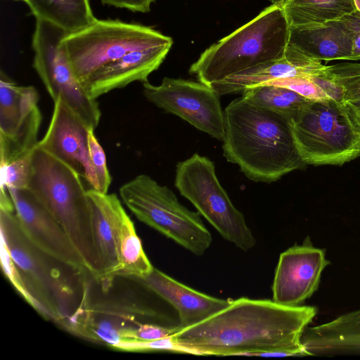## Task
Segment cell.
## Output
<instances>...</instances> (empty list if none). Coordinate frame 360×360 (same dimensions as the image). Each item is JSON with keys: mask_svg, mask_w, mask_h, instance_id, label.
Segmentation results:
<instances>
[{"mask_svg": "<svg viewBox=\"0 0 360 360\" xmlns=\"http://www.w3.org/2000/svg\"><path fill=\"white\" fill-rule=\"evenodd\" d=\"M113 349L125 352L164 350L184 353V349L174 342L172 335L153 340H124L119 342Z\"/></svg>", "mask_w": 360, "mask_h": 360, "instance_id": "cell-30", "label": "cell"}, {"mask_svg": "<svg viewBox=\"0 0 360 360\" xmlns=\"http://www.w3.org/2000/svg\"><path fill=\"white\" fill-rule=\"evenodd\" d=\"M316 313L313 306L292 307L272 300L240 297L172 335L185 354L305 356L301 338Z\"/></svg>", "mask_w": 360, "mask_h": 360, "instance_id": "cell-1", "label": "cell"}, {"mask_svg": "<svg viewBox=\"0 0 360 360\" xmlns=\"http://www.w3.org/2000/svg\"><path fill=\"white\" fill-rule=\"evenodd\" d=\"M162 300L140 278L97 277L91 272L82 303L63 328L113 349L122 341L134 340L146 324L176 328L179 323L172 321Z\"/></svg>", "mask_w": 360, "mask_h": 360, "instance_id": "cell-2", "label": "cell"}, {"mask_svg": "<svg viewBox=\"0 0 360 360\" xmlns=\"http://www.w3.org/2000/svg\"><path fill=\"white\" fill-rule=\"evenodd\" d=\"M290 26L323 23L356 10L355 0H292L283 8Z\"/></svg>", "mask_w": 360, "mask_h": 360, "instance_id": "cell-24", "label": "cell"}, {"mask_svg": "<svg viewBox=\"0 0 360 360\" xmlns=\"http://www.w3.org/2000/svg\"><path fill=\"white\" fill-rule=\"evenodd\" d=\"M141 279L176 311L179 324L176 331L205 320L226 307L231 300L197 291L155 267L148 276Z\"/></svg>", "mask_w": 360, "mask_h": 360, "instance_id": "cell-19", "label": "cell"}, {"mask_svg": "<svg viewBox=\"0 0 360 360\" xmlns=\"http://www.w3.org/2000/svg\"><path fill=\"white\" fill-rule=\"evenodd\" d=\"M67 34L50 22L36 19L32 39L33 68L53 101L61 98L89 128L96 129L101 112L96 99L75 76L60 47Z\"/></svg>", "mask_w": 360, "mask_h": 360, "instance_id": "cell-11", "label": "cell"}, {"mask_svg": "<svg viewBox=\"0 0 360 360\" xmlns=\"http://www.w3.org/2000/svg\"><path fill=\"white\" fill-rule=\"evenodd\" d=\"M94 239L100 272L97 277L115 274L120 264V236L123 222L128 215L115 193H103L87 189Z\"/></svg>", "mask_w": 360, "mask_h": 360, "instance_id": "cell-17", "label": "cell"}, {"mask_svg": "<svg viewBox=\"0 0 360 360\" xmlns=\"http://www.w3.org/2000/svg\"><path fill=\"white\" fill-rule=\"evenodd\" d=\"M15 1H22L26 2L27 0H15Z\"/></svg>", "mask_w": 360, "mask_h": 360, "instance_id": "cell-37", "label": "cell"}, {"mask_svg": "<svg viewBox=\"0 0 360 360\" xmlns=\"http://www.w3.org/2000/svg\"><path fill=\"white\" fill-rule=\"evenodd\" d=\"M0 229L29 293V304L63 328L82 303L91 271L36 246L22 230L15 209L0 208Z\"/></svg>", "mask_w": 360, "mask_h": 360, "instance_id": "cell-4", "label": "cell"}, {"mask_svg": "<svg viewBox=\"0 0 360 360\" xmlns=\"http://www.w3.org/2000/svg\"><path fill=\"white\" fill-rule=\"evenodd\" d=\"M290 27L284 10L271 4L207 49L189 72L210 86L244 70L280 59L288 44Z\"/></svg>", "mask_w": 360, "mask_h": 360, "instance_id": "cell-6", "label": "cell"}, {"mask_svg": "<svg viewBox=\"0 0 360 360\" xmlns=\"http://www.w3.org/2000/svg\"><path fill=\"white\" fill-rule=\"evenodd\" d=\"M81 176L65 163L38 148L32 155L28 188L60 224L85 266L100 272L92 215Z\"/></svg>", "mask_w": 360, "mask_h": 360, "instance_id": "cell-5", "label": "cell"}, {"mask_svg": "<svg viewBox=\"0 0 360 360\" xmlns=\"http://www.w3.org/2000/svg\"><path fill=\"white\" fill-rule=\"evenodd\" d=\"M95 129H89L88 135V144L89 155L94 169L98 181V191L107 193L112 182L105 152L98 141Z\"/></svg>", "mask_w": 360, "mask_h": 360, "instance_id": "cell-29", "label": "cell"}, {"mask_svg": "<svg viewBox=\"0 0 360 360\" xmlns=\"http://www.w3.org/2000/svg\"><path fill=\"white\" fill-rule=\"evenodd\" d=\"M52 117L37 147L65 163L98 191L88 144L89 128L62 100L53 101Z\"/></svg>", "mask_w": 360, "mask_h": 360, "instance_id": "cell-13", "label": "cell"}, {"mask_svg": "<svg viewBox=\"0 0 360 360\" xmlns=\"http://www.w3.org/2000/svg\"><path fill=\"white\" fill-rule=\"evenodd\" d=\"M146 255L134 225L127 215L123 222L120 245V264L115 274L145 278L153 269Z\"/></svg>", "mask_w": 360, "mask_h": 360, "instance_id": "cell-27", "label": "cell"}, {"mask_svg": "<svg viewBox=\"0 0 360 360\" xmlns=\"http://www.w3.org/2000/svg\"><path fill=\"white\" fill-rule=\"evenodd\" d=\"M355 1H356V8L360 10V0H355Z\"/></svg>", "mask_w": 360, "mask_h": 360, "instance_id": "cell-36", "label": "cell"}, {"mask_svg": "<svg viewBox=\"0 0 360 360\" xmlns=\"http://www.w3.org/2000/svg\"><path fill=\"white\" fill-rule=\"evenodd\" d=\"M241 94L251 103L278 112L290 120L311 101L295 91L271 84L248 88Z\"/></svg>", "mask_w": 360, "mask_h": 360, "instance_id": "cell-25", "label": "cell"}, {"mask_svg": "<svg viewBox=\"0 0 360 360\" xmlns=\"http://www.w3.org/2000/svg\"><path fill=\"white\" fill-rule=\"evenodd\" d=\"M353 117L360 126V103L346 105Z\"/></svg>", "mask_w": 360, "mask_h": 360, "instance_id": "cell-34", "label": "cell"}, {"mask_svg": "<svg viewBox=\"0 0 360 360\" xmlns=\"http://www.w3.org/2000/svg\"><path fill=\"white\" fill-rule=\"evenodd\" d=\"M288 46L316 60H352L350 35L339 19L290 27Z\"/></svg>", "mask_w": 360, "mask_h": 360, "instance_id": "cell-20", "label": "cell"}, {"mask_svg": "<svg viewBox=\"0 0 360 360\" xmlns=\"http://www.w3.org/2000/svg\"><path fill=\"white\" fill-rule=\"evenodd\" d=\"M301 343L305 356L360 349V309L314 327H307Z\"/></svg>", "mask_w": 360, "mask_h": 360, "instance_id": "cell-21", "label": "cell"}, {"mask_svg": "<svg viewBox=\"0 0 360 360\" xmlns=\"http://www.w3.org/2000/svg\"><path fill=\"white\" fill-rule=\"evenodd\" d=\"M36 19L50 22L66 33H73L94 23L89 0H27Z\"/></svg>", "mask_w": 360, "mask_h": 360, "instance_id": "cell-22", "label": "cell"}, {"mask_svg": "<svg viewBox=\"0 0 360 360\" xmlns=\"http://www.w3.org/2000/svg\"><path fill=\"white\" fill-rule=\"evenodd\" d=\"M172 44L168 37L162 41L134 49L99 68L82 84L88 94L97 99L134 82H145L164 61Z\"/></svg>", "mask_w": 360, "mask_h": 360, "instance_id": "cell-16", "label": "cell"}, {"mask_svg": "<svg viewBox=\"0 0 360 360\" xmlns=\"http://www.w3.org/2000/svg\"><path fill=\"white\" fill-rule=\"evenodd\" d=\"M326 68L321 61L309 58L288 46L283 58L244 70L210 86L219 96L242 93L248 88L275 79L319 75Z\"/></svg>", "mask_w": 360, "mask_h": 360, "instance_id": "cell-18", "label": "cell"}, {"mask_svg": "<svg viewBox=\"0 0 360 360\" xmlns=\"http://www.w3.org/2000/svg\"><path fill=\"white\" fill-rule=\"evenodd\" d=\"M290 122L306 165H342L360 156V126L341 102L309 101Z\"/></svg>", "mask_w": 360, "mask_h": 360, "instance_id": "cell-7", "label": "cell"}, {"mask_svg": "<svg viewBox=\"0 0 360 360\" xmlns=\"http://www.w3.org/2000/svg\"><path fill=\"white\" fill-rule=\"evenodd\" d=\"M124 204L143 223L188 250L202 256L210 247L212 234L198 212L182 205L167 186L141 174L122 184Z\"/></svg>", "mask_w": 360, "mask_h": 360, "instance_id": "cell-8", "label": "cell"}, {"mask_svg": "<svg viewBox=\"0 0 360 360\" xmlns=\"http://www.w3.org/2000/svg\"><path fill=\"white\" fill-rule=\"evenodd\" d=\"M144 96L164 111L175 115L212 137L223 141L224 112L219 95L201 82L165 77L161 84L142 83Z\"/></svg>", "mask_w": 360, "mask_h": 360, "instance_id": "cell-12", "label": "cell"}, {"mask_svg": "<svg viewBox=\"0 0 360 360\" xmlns=\"http://www.w3.org/2000/svg\"><path fill=\"white\" fill-rule=\"evenodd\" d=\"M329 264L325 251L309 242L280 255L272 284V300L286 307L302 306L317 290Z\"/></svg>", "mask_w": 360, "mask_h": 360, "instance_id": "cell-14", "label": "cell"}, {"mask_svg": "<svg viewBox=\"0 0 360 360\" xmlns=\"http://www.w3.org/2000/svg\"><path fill=\"white\" fill-rule=\"evenodd\" d=\"M339 20L352 39V60H360V10L356 8Z\"/></svg>", "mask_w": 360, "mask_h": 360, "instance_id": "cell-32", "label": "cell"}, {"mask_svg": "<svg viewBox=\"0 0 360 360\" xmlns=\"http://www.w3.org/2000/svg\"><path fill=\"white\" fill-rule=\"evenodd\" d=\"M271 4L277 6L281 8L286 7L292 0H269Z\"/></svg>", "mask_w": 360, "mask_h": 360, "instance_id": "cell-35", "label": "cell"}, {"mask_svg": "<svg viewBox=\"0 0 360 360\" xmlns=\"http://www.w3.org/2000/svg\"><path fill=\"white\" fill-rule=\"evenodd\" d=\"M39 96L33 86H20L1 71L0 135L15 132L30 112L37 107Z\"/></svg>", "mask_w": 360, "mask_h": 360, "instance_id": "cell-23", "label": "cell"}, {"mask_svg": "<svg viewBox=\"0 0 360 360\" xmlns=\"http://www.w3.org/2000/svg\"><path fill=\"white\" fill-rule=\"evenodd\" d=\"M168 38L141 24L120 20H96L60 41L70 67L82 83L103 66L139 48Z\"/></svg>", "mask_w": 360, "mask_h": 360, "instance_id": "cell-10", "label": "cell"}, {"mask_svg": "<svg viewBox=\"0 0 360 360\" xmlns=\"http://www.w3.org/2000/svg\"><path fill=\"white\" fill-rule=\"evenodd\" d=\"M223 155L255 182L271 183L303 168L290 119L243 96L224 110Z\"/></svg>", "mask_w": 360, "mask_h": 360, "instance_id": "cell-3", "label": "cell"}, {"mask_svg": "<svg viewBox=\"0 0 360 360\" xmlns=\"http://www.w3.org/2000/svg\"><path fill=\"white\" fill-rule=\"evenodd\" d=\"M7 189L22 230L36 246L63 262L85 266L64 229L28 188Z\"/></svg>", "mask_w": 360, "mask_h": 360, "instance_id": "cell-15", "label": "cell"}, {"mask_svg": "<svg viewBox=\"0 0 360 360\" xmlns=\"http://www.w3.org/2000/svg\"><path fill=\"white\" fill-rule=\"evenodd\" d=\"M32 153L26 157L0 166L1 187L6 188L28 187Z\"/></svg>", "mask_w": 360, "mask_h": 360, "instance_id": "cell-28", "label": "cell"}, {"mask_svg": "<svg viewBox=\"0 0 360 360\" xmlns=\"http://www.w3.org/2000/svg\"><path fill=\"white\" fill-rule=\"evenodd\" d=\"M174 186L226 240L243 251L255 245L244 215L220 184L214 165L208 158L194 153L178 162Z\"/></svg>", "mask_w": 360, "mask_h": 360, "instance_id": "cell-9", "label": "cell"}, {"mask_svg": "<svg viewBox=\"0 0 360 360\" xmlns=\"http://www.w3.org/2000/svg\"><path fill=\"white\" fill-rule=\"evenodd\" d=\"M344 103H360V63H351L344 82Z\"/></svg>", "mask_w": 360, "mask_h": 360, "instance_id": "cell-31", "label": "cell"}, {"mask_svg": "<svg viewBox=\"0 0 360 360\" xmlns=\"http://www.w3.org/2000/svg\"><path fill=\"white\" fill-rule=\"evenodd\" d=\"M42 116L39 107L33 109L11 135H0V166L26 157L38 144Z\"/></svg>", "mask_w": 360, "mask_h": 360, "instance_id": "cell-26", "label": "cell"}, {"mask_svg": "<svg viewBox=\"0 0 360 360\" xmlns=\"http://www.w3.org/2000/svg\"><path fill=\"white\" fill-rule=\"evenodd\" d=\"M103 5L125 8L132 12L147 13L155 0H101Z\"/></svg>", "mask_w": 360, "mask_h": 360, "instance_id": "cell-33", "label": "cell"}]
</instances>
